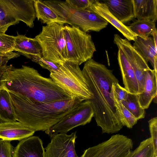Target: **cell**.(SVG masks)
<instances>
[{
    "mask_svg": "<svg viewBox=\"0 0 157 157\" xmlns=\"http://www.w3.org/2000/svg\"><path fill=\"white\" fill-rule=\"evenodd\" d=\"M82 72L91 94L88 100L94 112V117L102 133L112 134L123 126L115 105L112 91L114 82L119 81L113 71L91 59L84 64Z\"/></svg>",
    "mask_w": 157,
    "mask_h": 157,
    "instance_id": "obj_1",
    "label": "cell"
},
{
    "mask_svg": "<svg viewBox=\"0 0 157 157\" xmlns=\"http://www.w3.org/2000/svg\"><path fill=\"white\" fill-rule=\"evenodd\" d=\"M0 87L33 103H48L72 98L51 78L42 76L33 68L12 65L4 68Z\"/></svg>",
    "mask_w": 157,
    "mask_h": 157,
    "instance_id": "obj_2",
    "label": "cell"
},
{
    "mask_svg": "<svg viewBox=\"0 0 157 157\" xmlns=\"http://www.w3.org/2000/svg\"><path fill=\"white\" fill-rule=\"evenodd\" d=\"M17 120L36 131H46L69 113L81 102L72 97L48 103H33L22 97L9 92Z\"/></svg>",
    "mask_w": 157,
    "mask_h": 157,
    "instance_id": "obj_3",
    "label": "cell"
},
{
    "mask_svg": "<svg viewBox=\"0 0 157 157\" xmlns=\"http://www.w3.org/2000/svg\"><path fill=\"white\" fill-rule=\"evenodd\" d=\"M43 1L68 24L78 27L86 33L99 32L108 24L106 20L90 9L77 10L71 8L65 1Z\"/></svg>",
    "mask_w": 157,
    "mask_h": 157,
    "instance_id": "obj_4",
    "label": "cell"
},
{
    "mask_svg": "<svg viewBox=\"0 0 157 157\" xmlns=\"http://www.w3.org/2000/svg\"><path fill=\"white\" fill-rule=\"evenodd\" d=\"M64 26L55 23L46 25L34 38L40 46L42 56L60 65L67 58Z\"/></svg>",
    "mask_w": 157,
    "mask_h": 157,
    "instance_id": "obj_5",
    "label": "cell"
},
{
    "mask_svg": "<svg viewBox=\"0 0 157 157\" xmlns=\"http://www.w3.org/2000/svg\"><path fill=\"white\" fill-rule=\"evenodd\" d=\"M51 78L72 97L82 101L91 98L86 79L78 64L67 61L59 70L50 73Z\"/></svg>",
    "mask_w": 157,
    "mask_h": 157,
    "instance_id": "obj_6",
    "label": "cell"
},
{
    "mask_svg": "<svg viewBox=\"0 0 157 157\" xmlns=\"http://www.w3.org/2000/svg\"><path fill=\"white\" fill-rule=\"evenodd\" d=\"M35 0H0V32L22 21L33 28L36 17Z\"/></svg>",
    "mask_w": 157,
    "mask_h": 157,
    "instance_id": "obj_7",
    "label": "cell"
},
{
    "mask_svg": "<svg viewBox=\"0 0 157 157\" xmlns=\"http://www.w3.org/2000/svg\"><path fill=\"white\" fill-rule=\"evenodd\" d=\"M64 31L67 51V61L79 65L92 59L96 48L91 35L73 26L65 25Z\"/></svg>",
    "mask_w": 157,
    "mask_h": 157,
    "instance_id": "obj_8",
    "label": "cell"
},
{
    "mask_svg": "<svg viewBox=\"0 0 157 157\" xmlns=\"http://www.w3.org/2000/svg\"><path fill=\"white\" fill-rule=\"evenodd\" d=\"M133 147V142L131 139L117 134L85 150L80 157H127Z\"/></svg>",
    "mask_w": 157,
    "mask_h": 157,
    "instance_id": "obj_9",
    "label": "cell"
},
{
    "mask_svg": "<svg viewBox=\"0 0 157 157\" xmlns=\"http://www.w3.org/2000/svg\"><path fill=\"white\" fill-rule=\"evenodd\" d=\"M94 112L90 103L86 100L78 103L71 111L45 133L51 137L55 134L67 133L73 128L90 122Z\"/></svg>",
    "mask_w": 157,
    "mask_h": 157,
    "instance_id": "obj_10",
    "label": "cell"
},
{
    "mask_svg": "<svg viewBox=\"0 0 157 157\" xmlns=\"http://www.w3.org/2000/svg\"><path fill=\"white\" fill-rule=\"evenodd\" d=\"M113 41L118 49L122 50L132 67L138 82V94L141 93L144 88L146 71L151 69L148 63L127 39H123L116 34L114 35Z\"/></svg>",
    "mask_w": 157,
    "mask_h": 157,
    "instance_id": "obj_11",
    "label": "cell"
},
{
    "mask_svg": "<svg viewBox=\"0 0 157 157\" xmlns=\"http://www.w3.org/2000/svg\"><path fill=\"white\" fill-rule=\"evenodd\" d=\"M76 134L75 132L70 135H53L51 142L45 148V157H79L75 150Z\"/></svg>",
    "mask_w": 157,
    "mask_h": 157,
    "instance_id": "obj_12",
    "label": "cell"
},
{
    "mask_svg": "<svg viewBox=\"0 0 157 157\" xmlns=\"http://www.w3.org/2000/svg\"><path fill=\"white\" fill-rule=\"evenodd\" d=\"M13 157H45V149L42 140L33 136L20 141L13 148Z\"/></svg>",
    "mask_w": 157,
    "mask_h": 157,
    "instance_id": "obj_13",
    "label": "cell"
},
{
    "mask_svg": "<svg viewBox=\"0 0 157 157\" xmlns=\"http://www.w3.org/2000/svg\"><path fill=\"white\" fill-rule=\"evenodd\" d=\"M90 9L100 16L117 29L128 41H134L137 36L128 28L114 16L104 2L95 0Z\"/></svg>",
    "mask_w": 157,
    "mask_h": 157,
    "instance_id": "obj_14",
    "label": "cell"
},
{
    "mask_svg": "<svg viewBox=\"0 0 157 157\" xmlns=\"http://www.w3.org/2000/svg\"><path fill=\"white\" fill-rule=\"evenodd\" d=\"M35 132L18 121L0 123V139L4 140L20 141L32 136Z\"/></svg>",
    "mask_w": 157,
    "mask_h": 157,
    "instance_id": "obj_15",
    "label": "cell"
},
{
    "mask_svg": "<svg viewBox=\"0 0 157 157\" xmlns=\"http://www.w3.org/2000/svg\"><path fill=\"white\" fill-rule=\"evenodd\" d=\"M14 51L20 52L34 62L42 56L41 47L36 39L22 35L18 34L15 36Z\"/></svg>",
    "mask_w": 157,
    "mask_h": 157,
    "instance_id": "obj_16",
    "label": "cell"
},
{
    "mask_svg": "<svg viewBox=\"0 0 157 157\" xmlns=\"http://www.w3.org/2000/svg\"><path fill=\"white\" fill-rule=\"evenodd\" d=\"M111 13L124 24L135 18L133 0H103Z\"/></svg>",
    "mask_w": 157,
    "mask_h": 157,
    "instance_id": "obj_17",
    "label": "cell"
},
{
    "mask_svg": "<svg viewBox=\"0 0 157 157\" xmlns=\"http://www.w3.org/2000/svg\"><path fill=\"white\" fill-rule=\"evenodd\" d=\"M117 60L124 88L128 93L138 94V86L134 71L122 50L118 49Z\"/></svg>",
    "mask_w": 157,
    "mask_h": 157,
    "instance_id": "obj_18",
    "label": "cell"
},
{
    "mask_svg": "<svg viewBox=\"0 0 157 157\" xmlns=\"http://www.w3.org/2000/svg\"><path fill=\"white\" fill-rule=\"evenodd\" d=\"M157 75V72L153 69L146 71L144 90L138 94L139 104L144 109H147L153 99L156 97Z\"/></svg>",
    "mask_w": 157,
    "mask_h": 157,
    "instance_id": "obj_19",
    "label": "cell"
},
{
    "mask_svg": "<svg viewBox=\"0 0 157 157\" xmlns=\"http://www.w3.org/2000/svg\"><path fill=\"white\" fill-rule=\"evenodd\" d=\"M134 41V48L147 62L151 63L153 70L157 72V48L153 38L149 36L145 40L137 36Z\"/></svg>",
    "mask_w": 157,
    "mask_h": 157,
    "instance_id": "obj_20",
    "label": "cell"
},
{
    "mask_svg": "<svg viewBox=\"0 0 157 157\" xmlns=\"http://www.w3.org/2000/svg\"><path fill=\"white\" fill-rule=\"evenodd\" d=\"M135 18L137 20L157 19V0H133Z\"/></svg>",
    "mask_w": 157,
    "mask_h": 157,
    "instance_id": "obj_21",
    "label": "cell"
},
{
    "mask_svg": "<svg viewBox=\"0 0 157 157\" xmlns=\"http://www.w3.org/2000/svg\"><path fill=\"white\" fill-rule=\"evenodd\" d=\"M34 6L36 17L43 23L46 25L55 23L63 25L68 24L64 19L59 16L43 1L35 0Z\"/></svg>",
    "mask_w": 157,
    "mask_h": 157,
    "instance_id": "obj_22",
    "label": "cell"
},
{
    "mask_svg": "<svg viewBox=\"0 0 157 157\" xmlns=\"http://www.w3.org/2000/svg\"><path fill=\"white\" fill-rule=\"evenodd\" d=\"M17 121L16 113L9 92L0 87V122Z\"/></svg>",
    "mask_w": 157,
    "mask_h": 157,
    "instance_id": "obj_23",
    "label": "cell"
},
{
    "mask_svg": "<svg viewBox=\"0 0 157 157\" xmlns=\"http://www.w3.org/2000/svg\"><path fill=\"white\" fill-rule=\"evenodd\" d=\"M155 23L150 20L137 19L128 27L137 36L146 40L156 28Z\"/></svg>",
    "mask_w": 157,
    "mask_h": 157,
    "instance_id": "obj_24",
    "label": "cell"
},
{
    "mask_svg": "<svg viewBox=\"0 0 157 157\" xmlns=\"http://www.w3.org/2000/svg\"><path fill=\"white\" fill-rule=\"evenodd\" d=\"M121 103L138 120L145 117V109L139 104L138 94L128 93L126 99Z\"/></svg>",
    "mask_w": 157,
    "mask_h": 157,
    "instance_id": "obj_25",
    "label": "cell"
},
{
    "mask_svg": "<svg viewBox=\"0 0 157 157\" xmlns=\"http://www.w3.org/2000/svg\"><path fill=\"white\" fill-rule=\"evenodd\" d=\"M127 157H154L153 146L151 137L141 141L135 149L130 151Z\"/></svg>",
    "mask_w": 157,
    "mask_h": 157,
    "instance_id": "obj_26",
    "label": "cell"
},
{
    "mask_svg": "<svg viewBox=\"0 0 157 157\" xmlns=\"http://www.w3.org/2000/svg\"><path fill=\"white\" fill-rule=\"evenodd\" d=\"M115 106L119 113L121 123L123 126L132 128L138 120L121 103L114 100Z\"/></svg>",
    "mask_w": 157,
    "mask_h": 157,
    "instance_id": "obj_27",
    "label": "cell"
},
{
    "mask_svg": "<svg viewBox=\"0 0 157 157\" xmlns=\"http://www.w3.org/2000/svg\"><path fill=\"white\" fill-rule=\"evenodd\" d=\"M15 36L7 35L0 32V54L14 51Z\"/></svg>",
    "mask_w": 157,
    "mask_h": 157,
    "instance_id": "obj_28",
    "label": "cell"
},
{
    "mask_svg": "<svg viewBox=\"0 0 157 157\" xmlns=\"http://www.w3.org/2000/svg\"><path fill=\"white\" fill-rule=\"evenodd\" d=\"M112 88L114 100L118 102H121L126 99L128 93L124 88L119 84L118 82L113 83Z\"/></svg>",
    "mask_w": 157,
    "mask_h": 157,
    "instance_id": "obj_29",
    "label": "cell"
},
{
    "mask_svg": "<svg viewBox=\"0 0 157 157\" xmlns=\"http://www.w3.org/2000/svg\"><path fill=\"white\" fill-rule=\"evenodd\" d=\"M149 127L154 148V157H157V117L148 121Z\"/></svg>",
    "mask_w": 157,
    "mask_h": 157,
    "instance_id": "obj_30",
    "label": "cell"
},
{
    "mask_svg": "<svg viewBox=\"0 0 157 157\" xmlns=\"http://www.w3.org/2000/svg\"><path fill=\"white\" fill-rule=\"evenodd\" d=\"M94 1V0H67L65 2L73 9L82 10L89 9Z\"/></svg>",
    "mask_w": 157,
    "mask_h": 157,
    "instance_id": "obj_31",
    "label": "cell"
},
{
    "mask_svg": "<svg viewBox=\"0 0 157 157\" xmlns=\"http://www.w3.org/2000/svg\"><path fill=\"white\" fill-rule=\"evenodd\" d=\"M35 62L38 63L42 67L48 70L52 73L57 72L62 65L48 60L43 56L36 60Z\"/></svg>",
    "mask_w": 157,
    "mask_h": 157,
    "instance_id": "obj_32",
    "label": "cell"
},
{
    "mask_svg": "<svg viewBox=\"0 0 157 157\" xmlns=\"http://www.w3.org/2000/svg\"><path fill=\"white\" fill-rule=\"evenodd\" d=\"M10 141L0 139V157H12L14 148Z\"/></svg>",
    "mask_w": 157,
    "mask_h": 157,
    "instance_id": "obj_33",
    "label": "cell"
},
{
    "mask_svg": "<svg viewBox=\"0 0 157 157\" xmlns=\"http://www.w3.org/2000/svg\"><path fill=\"white\" fill-rule=\"evenodd\" d=\"M20 56L18 52H11L6 53L0 54V70L5 67L10 59L17 58Z\"/></svg>",
    "mask_w": 157,
    "mask_h": 157,
    "instance_id": "obj_34",
    "label": "cell"
},
{
    "mask_svg": "<svg viewBox=\"0 0 157 157\" xmlns=\"http://www.w3.org/2000/svg\"><path fill=\"white\" fill-rule=\"evenodd\" d=\"M153 36V39L154 41L155 45L156 48H157V31L155 28L151 33Z\"/></svg>",
    "mask_w": 157,
    "mask_h": 157,
    "instance_id": "obj_35",
    "label": "cell"
},
{
    "mask_svg": "<svg viewBox=\"0 0 157 157\" xmlns=\"http://www.w3.org/2000/svg\"><path fill=\"white\" fill-rule=\"evenodd\" d=\"M4 68H3V69H2L1 70H0V80L1 78V77L2 73L3 72V70H4Z\"/></svg>",
    "mask_w": 157,
    "mask_h": 157,
    "instance_id": "obj_36",
    "label": "cell"
},
{
    "mask_svg": "<svg viewBox=\"0 0 157 157\" xmlns=\"http://www.w3.org/2000/svg\"></svg>",
    "mask_w": 157,
    "mask_h": 157,
    "instance_id": "obj_37",
    "label": "cell"
}]
</instances>
